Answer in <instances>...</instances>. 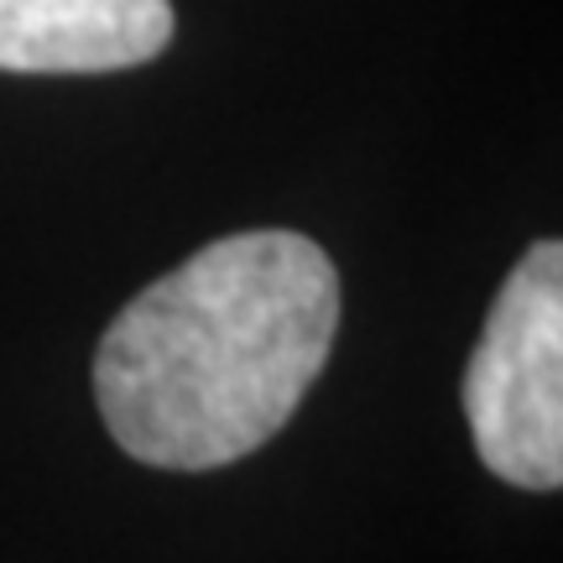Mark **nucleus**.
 Returning <instances> with one entry per match:
<instances>
[{
  "label": "nucleus",
  "mask_w": 563,
  "mask_h": 563,
  "mask_svg": "<svg viewBox=\"0 0 563 563\" xmlns=\"http://www.w3.org/2000/svg\"><path fill=\"white\" fill-rule=\"evenodd\" d=\"M340 334V277L298 230H241L125 302L95 402L131 460L224 470L277 439Z\"/></svg>",
  "instance_id": "1"
},
{
  "label": "nucleus",
  "mask_w": 563,
  "mask_h": 563,
  "mask_svg": "<svg viewBox=\"0 0 563 563\" xmlns=\"http://www.w3.org/2000/svg\"><path fill=\"white\" fill-rule=\"evenodd\" d=\"M464 418L481 464L517 490L563 485V245L511 266L464 371Z\"/></svg>",
  "instance_id": "2"
},
{
  "label": "nucleus",
  "mask_w": 563,
  "mask_h": 563,
  "mask_svg": "<svg viewBox=\"0 0 563 563\" xmlns=\"http://www.w3.org/2000/svg\"><path fill=\"white\" fill-rule=\"evenodd\" d=\"M173 42L167 0H0L5 74H115Z\"/></svg>",
  "instance_id": "3"
}]
</instances>
